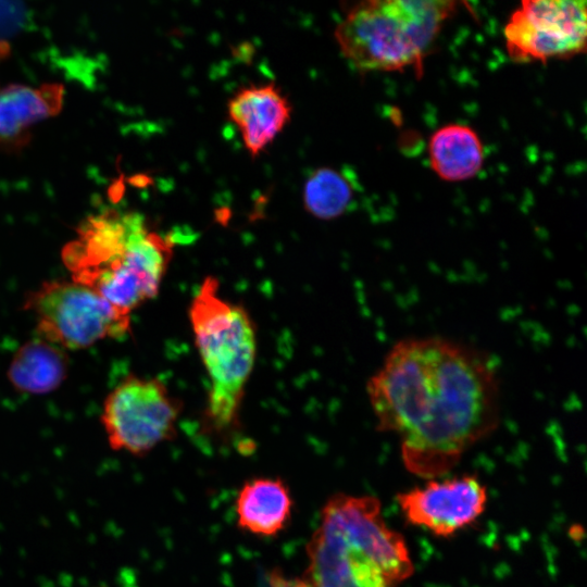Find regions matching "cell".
<instances>
[{
  "label": "cell",
  "instance_id": "1",
  "mask_svg": "<svg viewBox=\"0 0 587 587\" xmlns=\"http://www.w3.org/2000/svg\"><path fill=\"white\" fill-rule=\"evenodd\" d=\"M366 394L378 430L395 435L407 470L426 478L453 469L500 420L494 360L441 336L397 341Z\"/></svg>",
  "mask_w": 587,
  "mask_h": 587
},
{
  "label": "cell",
  "instance_id": "2",
  "mask_svg": "<svg viewBox=\"0 0 587 587\" xmlns=\"http://www.w3.org/2000/svg\"><path fill=\"white\" fill-rule=\"evenodd\" d=\"M307 559L297 587H399L413 574L404 538L386 524L372 496H332Z\"/></svg>",
  "mask_w": 587,
  "mask_h": 587
},
{
  "label": "cell",
  "instance_id": "3",
  "mask_svg": "<svg viewBox=\"0 0 587 587\" xmlns=\"http://www.w3.org/2000/svg\"><path fill=\"white\" fill-rule=\"evenodd\" d=\"M173 253V240L149 230L142 215L107 210L82 223L62 261L71 279L130 314L158 296Z\"/></svg>",
  "mask_w": 587,
  "mask_h": 587
},
{
  "label": "cell",
  "instance_id": "4",
  "mask_svg": "<svg viewBox=\"0 0 587 587\" xmlns=\"http://www.w3.org/2000/svg\"><path fill=\"white\" fill-rule=\"evenodd\" d=\"M218 287L217 278L204 277L188 309L195 344L209 378L204 426L216 435L238 425L258 350L250 314L241 304L223 298Z\"/></svg>",
  "mask_w": 587,
  "mask_h": 587
},
{
  "label": "cell",
  "instance_id": "5",
  "mask_svg": "<svg viewBox=\"0 0 587 587\" xmlns=\"http://www.w3.org/2000/svg\"><path fill=\"white\" fill-rule=\"evenodd\" d=\"M458 7L454 1L367 0L337 24L341 54L361 72L413 68L419 75L430 47Z\"/></svg>",
  "mask_w": 587,
  "mask_h": 587
},
{
  "label": "cell",
  "instance_id": "6",
  "mask_svg": "<svg viewBox=\"0 0 587 587\" xmlns=\"http://www.w3.org/2000/svg\"><path fill=\"white\" fill-rule=\"evenodd\" d=\"M23 310L36 322L37 336L65 351L89 348L130 332V314L73 279H51L32 289Z\"/></svg>",
  "mask_w": 587,
  "mask_h": 587
},
{
  "label": "cell",
  "instance_id": "7",
  "mask_svg": "<svg viewBox=\"0 0 587 587\" xmlns=\"http://www.w3.org/2000/svg\"><path fill=\"white\" fill-rule=\"evenodd\" d=\"M182 411L161 379L129 374L105 397L100 420L113 450L142 457L176 436Z\"/></svg>",
  "mask_w": 587,
  "mask_h": 587
},
{
  "label": "cell",
  "instance_id": "8",
  "mask_svg": "<svg viewBox=\"0 0 587 587\" xmlns=\"http://www.w3.org/2000/svg\"><path fill=\"white\" fill-rule=\"evenodd\" d=\"M585 0H525L504 26L509 57L515 62L569 59L586 49Z\"/></svg>",
  "mask_w": 587,
  "mask_h": 587
},
{
  "label": "cell",
  "instance_id": "9",
  "mask_svg": "<svg viewBox=\"0 0 587 587\" xmlns=\"http://www.w3.org/2000/svg\"><path fill=\"white\" fill-rule=\"evenodd\" d=\"M488 495L473 475L432 479L397 496L407 522L439 537L473 524L485 511Z\"/></svg>",
  "mask_w": 587,
  "mask_h": 587
},
{
  "label": "cell",
  "instance_id": "10",
  "mask_svg": "<svg viewBox=\"0 0 587 587\" xmlns=\"http://www.w3.org/2000/svg\"><path fill=\"white\" fill-rule=\"evenodd\" d=\"M230 121L251 157L262 153L290 121L291 107L280 89L261 84L239 89L227 103Z\"/></svg>",
  "mask_w": 587,
  "mask_h": 587
},
{
  "label": "cell",
  "instance_id": "11",
  "mask_svg": "<svg viewBox=\"0 0 587 587\" xmlns=\"http://www.w3.org/2000/svg\"><path fill=\"white\" fill-rule=\"evenodd\" d=\"M64 88L46 84L38 88L11 85L0 90V146L18 148L29 139L30 127L55 115L62 108Z\"/></svg>",
  "mask_w": 587,
  "mask_h": 587
},
{
  "label": "cell",
  "instance_id": "12",
  "mask_svg": "<svg viewBox=\"0 0 587 587\" xmlns=\"http://www.w3.org/2000/svg\"><path fill=\"white\" fill-rule=\"evenodd\" d=\"M291 509L290 491L279 478L249 479L241 486L235 500L238 526L263 537L280 533L290 520Z\"/></svg>",
  "mask_w": 587,
  "mask_h": 587
},
{
  "label": "cell",
  "instance_id": "13",
  "mask_svg": "<svg viewBox=\"0 0 587 587\" xmlns=\"http://www.w3.org/2000/svg\"><path fill=\"white\" fill-rule=\"evenodd\" d=\"M68 369L67 351L36 336L14 352L7 370V379L18 392L47 395L64 383Z\"/></svg>",
  "mask_w": 587,
  "mask_h": 587
},
{
  "label": "cell",
  "instance_id": "14",
  "mask_svg": "<svg viewBox=\"0 0 587 587\" xmlns=\"http://www.w3.org/2000/svg\"><path fill=\"white\" fill-rule=\"evenodd\" d=\"M429 165L442 180L464 182L483 168L485 152L478 134L465 124L451 123L435 130L427 146Z\"/></svg>",
  "mask_w": 587,
  "mask_h": 587
},
{
  "label": "cell",
  "instance_id": "15",
  "mask_svg": "<svg viewBox=\"0 0 587 587\" xmlns=\"http://www.w3.org/2000/svg\"><path fill=\"white\" fill-rule=\"evenodd\" d=\"M353 196V186L342 172L322 166L314 170L304 182L302 203L310 215L329 221L346 213Z\"/></svg>",
  "mask_w": 587,
  "mask_h": 587
},
{
  "label": "cell",
  "instance_id": "16",
  "mask_svg": "<svg viewBox=\"0 0 587 587\" xmlns=\"http://www.w3.org/2000/svg\"><path fill=\"white\" fill-rule=\"evenodd\" d=\"M29 20V11L20 1H0V40L21 32Z\"/></svg>",
  "mask_w": 587,
  "mask_h": 587
}]
</instances>
